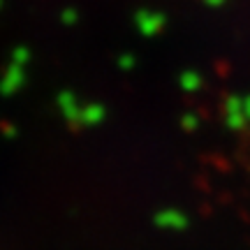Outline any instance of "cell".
Here are the masks:
<instances>
[{"label":"cell","instance_id":"1","mask_svg":"<svg viewBox=\"0 0 250 250\" xmlns=\"http://www.w3.org/2000/svg\"><path fill=\"white\" fill-rule=\"evenodd\" d=\"M243 114H246V116L250 118V98L246 100V102H243Z\"/></svg>","mask_w":250,"mask_h":250}]
</instances>
